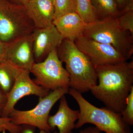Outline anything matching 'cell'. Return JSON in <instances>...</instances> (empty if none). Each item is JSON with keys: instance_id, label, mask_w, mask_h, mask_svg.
I'll list each match as a JSON object with an SVG mask.
<instances>
[{"instance_id": "6da1fadb", "label": "cell", "mask_w": 133, "mask_h": 133, "mask_svg": "<svg viewBox=\"0 0 133 133\" xmlns=\"http://www.w3.org/2000/svg\"><path fill=\"white\" fill-rule=\"evenodd\" d=\"M98 84L91 92L105 107L121 114L133 88V61L95 68Z\"/></svg>"}, {"instance_id": "7a4b0ae2", "label": "cell", "mask_w": 133, "mask_h": 133, "mask_svg": "<svg viewBox=\"0 0 133 133\" xmlns=\"http://www.w3.org/2000/svg\"><path fill=\"white\" fill-rule=\"evenodd\" d=\"M59 59L65 64L70 76V88L81 93L90 90L97 84L95 68L74 42L64 39L57 49Z\"/></svg>"}, {"instance_id": "3957f363", "label": "cell", "mask_w": 133, "mask_h": 133, "mask_svg": "<svg viewBox=\"0 0 133 133\" xmlns=\"http://www.w3.org/2000/svg\"><path fill=\"white\" fill-rule=\"evenodd\" d=\"M68 93L77 101L79 108V117L75 128L90 124L106 133H132L130 126L124 120L121 114L106 107H97L72 88H69Z\"/></svg>"}, {"instance_id": "277c9868", "label": "cell", "mask_w": 133, "mask_h": 133, "mask_svg": "<svg viewBox=\"0 0 133 133\" xmlns=\"http://www.w3.org/2000/svg\"><path fill=\"white\" fill-rule=\"evenodd\" d=\"M83 36L98 42L111 45L127 61L133 53V36L119 26L117 18L87 24Z\"/></svg>"}, {"instance_id": "5b68a950", "label": "cell", "mask_w": 133, "mask_h": 133, "mask_svg": "<svg viewBox=\"0 0 133 133\" xmlns=\"http://www.w3.org/2000/svg\"><path fill=\"white\" fill-rule=\"evenodd\" d=\"M35 29L24 6L0 0V39L5 43L32 34Z\"/></svg>"}, {"instance_id": "8992f818", "label": "cell", "mask_w": 133, "mask_h": 133, "mask_svg": "<svg viewBox=\"0 0 133 133\" xmlns=\"http://www.w3.org/2000/svg\"><path fill=\"white\" fill-rule=\"evenodd\" d=\"M69 88H59L50 92L45 97H39L38 104L31 110L19 111L14 109L9 116L12 119L11 122L16 125L30 126L50 132L52 130L48 122L50 112L56 102L68 93Z\"/></svg>"}, {"instance_id": "52a82bcc", "label": "cell", "mask_w": 133, "mask_h": 133, "mask_svg": "<svg viewBox=\"0 0 133 133\" xmlns=\"http://www.w3.org/2000/svg\"><path fill=\"white\" fill-rule=\"evenodd\" d=\"M35 77L33 81L49 91L60 88H70V76L54 50L43 61L35 63L30 70Z\"/></svg>"}, {"instance_id": "ba28073f", "label": "cell", "mask_w": 133, "mask_h": 133, "mask_svg": "<svg viewBox=\"0 0 133 133\" xmlns=\"http://www.w3.org/2000/svg\"><path fill=\"white\" fill-rule=\"evenodd\" d=\"M78 49L88 58L94 68L127 61L111 45L82 35L74 41Z\"/></svg>"}, {"instance_id": "9c48e42d", "label": "cell", "mask_w": 133, "mask_h": 133, "mask_svg": "<svg viewBox=\"0 0 133 133\" xmlns=\"http://www.w3.org/2000/svg\"><path fill=\"white\" fill-rule=\"evenodd\" d=\"M29 70L20 69L16 66L15 80L12 90L8 95L6 105L3 112V118H8L15 106L22 98L29 95L43 97L50 92L37 85L30 78Z\"/></svg>"}, {"instance_id": "30bf717a", "label": "cell", "mask_w": 133, "mask_h": 133, "mask_svg": "<svg viewBox=\"0 0 133 133\" xmlns=\"http://www.w3.org/2000/svg\"><path fill=\"white\" fill-rule=\"evenodd\" d=\"M6 61L23 69L30 70L36 63L31 34L6 43Z\"/></svg>"}, {"instance_id": "8fae6325", "label": "cell", "mask_w": 133, "mask_h": 133, "mask_svg": "<svg viewBox=\"0 0 133 133\" xmlns=\"http://www.w3.org/2000/svg\"><path fill=\"white\" fill-rule=\"evenodd\" d=\"M32 34L36 63L42 62L51 51L57 49L64 39L54 25L45 28L35 29Z\"/></svg>"}, {"instance_id": "7c38bea8", "label": "cell", "mask_w": 133, "mask_h": 133, "mask_svg": "<svg viewBox=\"0 0 133 133\" xmlns=\"http://www.w3.org/2000/svg\"><path fill=\"white\" fill-rule=\"evenodd\" d=\"M24 7L35 29L45 28L54 25L55 8L53 2L50 0H29Z\"/></svg>"}, {"instance_id": "4fadbf2b", "label": "cell", "mask_w": 133, "mask_h": 133, "mask_svg": "<svg viewBox=\"0 0 133 133\" xmlns=\"http://www.w3.org/2000/svg\"><path fill=\"white\" fill-rule=\"evenodd\" d=\"M79 117V111L74 110L69 107L65 95L60 99L58 110L56 113L49 116L48 124L52 130L56 127L58 133H73L75 124Z\"/></svg>"}, {"instance_id": "5bb4252c", "label": "cell", "mask_w": 133, "mask_h": 133, "mask_svg": "<svg viewBox=\"0 0 133 133\" xmlns=\"http://www.w3.org/2000/svg\"><path fill=\"white\" fill-rule=\"evenodd\" d=\"M53 24L64 39L74 42L83 35L87 23L76 12L63 15L53 22Z\"/></svg>"}, {"instance_id": "9a60e30c", "label": "cell", "mask_w": 133, "mask_h": 133, "mask_svg": "<svg viewBox=\"0 0 133 133\" xmlns=\"http://www.w3.org/2000/svg\"><path fill=\"white\" fill-rule=\"evenodd\" d=\"M98 20L117 18L120 15L115 0H90Z\"/></svg>"}, {"instance_id": "2e32d148", "label": "cell", "mask_w": 133, "mask_h": 133, "mask_svg": "<svg viewBox=\"0 0 133 133\" xmlns=\"http://www.w3.org/2000/svg\"><path fill=\"white\" fill-rule=\"evenodd\" d=\"M15 69V65L6 60L0 63V90L7 96L14 84Z\"/></svg>"}, {"instance_id": "e0dca14e", "label": "cell", "mask_w": 133, "mask_h": 133, "mask_svg": "<svg viewBox=\"0 0 133 133\" xmlns=\"http://www.w3.org/2000/svg\"><path fill=\"white\" fill-rule=\"evenodd\" d=\"M76 12L87 24L98 21L90 0H76Z\"/></svg>"}, {"instance_id": "ac0fdd59", "label": "cell", "mask_w": 133, "mask_h": 133, "mask_svg": "<svg viewBox=\"0 0 133 133\" xmlns=\"http://www.w3.org/2000/svg\"><path fill=\"white\" fill-rule=\"evenodd\" d=\"M55 19L63 15L76 12V0H55Z\"/></svg>"}, {"instance_id": "d6986e66", "label": "cell", "mask_w": 133, "mask_h": 133, "mask_svg": "<svg viewBox=\"0 0 133 133\" xmlns=\"http://www.w3.org/2000/svg\"><path fill=\"white\" fill-rule=\"evenodd\" d=\"M117 19L122 28L129 31L133 36V9L122 11Z\"/></svg>"}, {"instance_id": "ffe728a7", "label": "cell", "mask_w": 133, "mask_h": 133, "mask_svg": "<svg viewBox=\"0 0 133 133\" xmlns=\"http://www.w3.org/2000/svg\"><path fill=\"white\" fill-rule=\"evenodd\" d=\"M124 120L129 126L133 125V88L128 97L127 104L124 110L121 112Z\"/></svg>"}, {"instance_id": "44dd1931", "label": "cell", "mask_w": 133, "mask_h": 133, "mask_svg": "<svg viewBox=\"0 0 133 133\" xmlns=\"http://www.w3.org/2000/svg\"><path fill=\"white\" fill-rule=\"evenodd\" d=\"M11 118L0 117V127L4 128L10 133H23V126L16 125L11 122Z\"/></svg>"}, {"instance_id": "7402d4cb", "label": "cell", "mask_w": 133, "mask_h": 133, "mask_svg": "<svg viewBox=\"0 0 133 133\" xmlns=\"http://www.w3.org/2000/svg\"><path fill=\"white\" fill-rule=\"evenodd\" d=\"M8 101L7 95L0 90V117H2L3 112Z\"/></svg>"}, {"instance_id": "603a6c76", "label": "cell", "mask_w": 133, "mask_h": 133, "mask_svg": "<svg viewBox=\"0 0 133 133\" xmlns=\"http://www.w3.org/2000/svg\"><path fill=\"white\" fill-rule=\"evenodd\" d=\"M6 43L0 39V63L6 61Z\"/></svg>"}, {"instance_id": "cb8c5ba5", "label": "cell", "mask_w": 133, "mask_h": 133, "mask_svg": "<svg viewBox=\"0 0 133 133\" xmlns=\"http://www.w3.org/2000/svg\"><path fill=\"white\" fill-rule=\"evenodd\" d=\"M120 12L124 10L127 7L133 3V0H115Z\"/></svg>"}, {"instance_id": "d4e9b609", "label": "cell", "mask_w": 133, "mask_h": 133, "mask_svg": "<svg viewBox=\"0 0 133 133\" xmlns=\"http://www.w3.org/2000/svg\"><path fill=\"white\" fill-rule=\"evenodd\" d=\"M102 132L96 127H90L80 130L79 133H102Z\"/></svg>"}, {"instance_id": "484cf974", "label": "cell", "mask_w": 133, "mask_h": 133, "mask_svg": "<svg viewBox=\"0 0 133 133\" xmlns=\"http://www.w3.org/2000/svg\"><path fill=\"white\" fill-rule=\"evenodd\" d=\"M26 127L24 126L23 132V133H34V131L33 128H30L31 126L26 125ZM39 133H58L57 131H55L52 133H50V132H47L43 130H40Z\"/></svg>"}, {"instance_id": "4316f807", "label": "cell", "mask_w": 133, "mask_h": 133, "mask_svg": "<svg viewBox=\"0 0 133 133\" xmlns=\"http://www.w3.org/2000/svg\"><path fill=\"white\" fill-rule=\"evenodd\" d=\"M9 1L17 5L25 6L28 2L29 0H9Z\"/></svg>"}, {"instance_id": "83f0119b", "label": "cell", "mask_w": 133, "mask_h": 133, "mask_svg": "<svg viewBox=\"0 0 133 133\" xmlns=\"http://www.w3.org/2000/svg\"><path fill=\"white\" fill-rule=\"evenodd\" d=\"M6 130L4 128L0 127V132L5 133Z\"/></svg>"}, {"instance_id": "f1b7e54d", "label": "cell", "mask_w": 133, "mask_h": 133, "mask_svg": "<svg viewBox=\"0 0 133 133\" xmlns=\"http://www.w3.org/2000/svg\"><path fill=\"white\" fill-rule=\"evenodd\" d=\"M50 1H51L53 2H54V1H55V0H50Z\"/></svg>"}]
</instances>
